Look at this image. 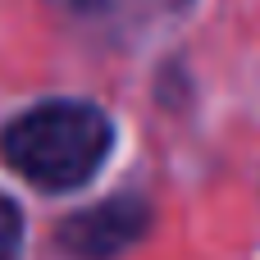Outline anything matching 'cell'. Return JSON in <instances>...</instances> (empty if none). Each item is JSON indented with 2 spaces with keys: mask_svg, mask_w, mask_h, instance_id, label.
Segmentation results:
<instances>
[{
  "mask_svg": "<svg viewBox=\"0 0 260 260\" xmlns=\"http://www.w3.org/2000/svg\"><path fill=\"white\" fill-rule=\"evenodd\" d=\"M50 5H59V9H69V14H105V9H114V5H123V0H50Z\"/></svg>",
  "mask_w": 260,
  "mask_h": 260,
  "instance_id": "obj_4",
  "label": "cell"
},
{
  "mask_svg": "<svg viewBox=\"0 0 260 260\" xmlns=\"http://www.w3.org/2000/svg\"><path fill=\"white\" fill-rule=\"evenodd\" d=\"M18 247H23V215H18V206L0 192V260H14Z\"/></svg>",
  "mask_w": 260,
  "mask_h": 260,
  "instance_id": "obj_3",
  "label": "cell"
},
{
  "mask_svg": "<svg viewBox=\"0 0 260 260\" xmlns=\"http://www.w3.org/2000/svg\"><path fill=\"white\" fill-rule=\"evenodd\" d=\"M146 201L137 197H110L91 210H78L64 219L59 229V251L69 260H114L119 251H128L142 233H146Z\"/></svg>",
  "mask_w": 260,
  "mask_h": 260,
  "instance_id": "obj_2",
  "label": "cell"
},
{
  "mask_svg": "<svg viewBox=\"0 0 260 260\" xmlns=\"http://www.w3.org/2000/svg\"><path fill=\"white\" fill-rule=\"evenodd\" d=\"M114 128L96 105L82 101H50L27 110L23 119H14L5 128V160L37 187L46 192H64L87 183L105 155H110Z\"/></svg>",
  "mask_w": 260,
  "mask_h": 260,
  "instance_id": "obj_1",
  "label": "cell"
}]
</instances>
